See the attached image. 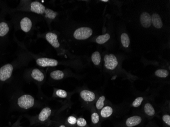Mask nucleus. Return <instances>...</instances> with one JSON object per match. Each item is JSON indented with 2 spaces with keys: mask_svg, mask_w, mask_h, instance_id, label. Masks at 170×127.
<instances>
[{
  "mask_svg": "<svg viewBox=\"0 0 170 127\" xmlns=\"http://www.w3.org/2000/svg\"><path fill=\"white\" fill-rule=\"evenodd\" d=\"M36 63L39 66L43 67H55L58 64V62L57 60L46 58L38 59L36 60Z\"/></svg>",
  "mask_w": 170,
  "mask_h": 127,
  "instance_id": "nucleus-5",
  "label": "nucleus"
},
{
  "mask_svg": "<svg viewBox=\"0 0 170 127\" xmlns=\"http://www.w3.org/2000/svg\"><path fill=\"white\" fill-rule=\"evenodd\" d=\"M51 77L55 80H61L64 78V74L63 72L60 70L54 71L51 73Z\"/></svg>",
  "mask_w": 170,
  "mask_h": 127,
  "instance_id": "nucleus-17",
  "label": "nucleus"
},
{
  "mask_svg": "<svg viewBox=\"0 0 170 127\" xmlns=\"http://www.w3.org/2000/svg\"><path fill=\"white\" fill-rule=\"evenodd\" d=\"M77 125L78 127H88L86 120L83 117H79L77 120Z\"/></svg>",
  "mask_w": 170,
  "mask_h": 127,
  "instance_id": "nucleus-26",
  "label": "nucleus"
},
{
  "mask_svg": "<svg viewBox=\"0 0 170 127\" xmlns=\"http://www.w3.org/2000/svg\"><path fill=\"white\" fill-rule=\"evenodd\" d=\"M13 71V66L10 64L2 67L0 68V81H5L10 78Z\"/></svg>",
  "mask_w": 170,
  "mask_h": 127,
  "instance_id": "nucleus-4",
  "label": "nucleus"
},
{
  "mask_svg": "<svg viewBox=\"0 0 170 127\" xmlns=\"http://www.w3.org/2000/svg\"><path fill=\"white\" fill-rule=\"evenodd\" d=\"M143 100V98L142 97H139L135 99V100L133 102V103L132 104V105L134 107H138L142 104Z\"/></svg>",
  "mask_w": 170,
  "mask_h": 127,
  "instance_id": "nucleus-27",
  "label": "nucleus"
},
{
  "mask_svg": "<svg viewBox=\"0 0 170 127\" xmlns=\"http://www.w3.org/2000/svg\"><path fill=\"white\" fill-rule=\"evenodd\" d=\"M155 74L159 77L166 78L169 75V72L167 70L159 69L156 71Z\"/></svg>",
  "mask_w": 170,
  "mask_h": 127,
  "instance_id": "nucleus-24",
  "label": "nucleus"
},
{
  "mask_svg": "<svg viewBox=\"0 0 170 127\" xmlns=\"http://www.w3.org/2000/svg\"><path fill=\"white\" fill-rule=\"evenodd\" d=\"M80 96L85 101L88 102L93 101L95 100L96 98L95 94L93 92L88 90H83L81 91L80 93Z\"/></svg>",
  "mask_w": 170,
  "mask_h": 127,
  "instance_id": "nucleus-10",
  "label": "nucleus"
},
{
  "mask_svg": "<svg viewBox=\"0 0 170 127\" xmlns=\"http://www.w3.org/2000/svg\"><path fill=\"white\" fill-rule=\"evenodd\" d=\"M9 31L8 25L7 23L2 22L0 23V36L3 37L6 35Z\"/></svg>",
  "mask_w": 170,
  "mask_h": 127,
  "instance_id": "nucleus-18",
  "label": "nucleus"
},
{
  "mask_svg": "<svg viewBox=\"0 0 170 127\" xmlns=\"http://www.w3.org/2000/svg\"><path fill=\"white\" fill-rule=\"evenodd\" d=\"M105 100V97L104 96H102L100 97L98 100L97 101L96 103V107L98 110H101L104 107Z\"/></svg>",
  "mask_w": 170,
  "mask_h": 127,
  "instance_id": "nucleus-25",
  "label": "nucleus"
},
{
  "mask_svg": "<svg viewBox=\"0 0 170 127\" xmlns=\"http://www.w3.org/2000/svg\"><path fill=\"white\" fill-rule=\"evenodd\" d=\"M56 94L58 97L62 98H65L67 96V93L63 90H58L56 92Z\"/></svg>",
  "mask_w": 170,
  "mask_h": 127,
  "instance_id": "nucleus-29",
  "label": "nucleus"
},
{
  "mask_svg": "<svg viewBox=\"0 0 170 127\" xmlns=\"http://www.w3.org/2000/svg\"><path fill=\"white\" fill-rule=\"evenodd\" d=\"M142 121V117L140 116H134L128 118L125 124L127 127H133L140 124Z\"/></svg>",
  "mask_w": 170,
  "mask_h": 127,
  "instance_id": "nucleus-6",
  "label": "nucleus"
},
{
  "mask_svg": "<svg viewBox=\"0 0 170 127\" xmlns=\"http://www.w3.org/2000/svg\"><path fill=\"white\" fill-rule=\"evenodd\" d=\"M144 112L147 115L150 116H154L155 113L154 109L150 103H146V104L145 105Z\"/></svg>",
  "mask_w": 170,
  "mask_h": 127,
  "instance_id": "nucleus-16",
  "label": "nucleus"
},
{
  "mask_svg": "<svg viewBox=\"0 0 170 127\" xmlns=\"http://www.w3.org/2000/svg\"><path fill=\"white\" fill-rule=\"evenodd\" d=\"M46 38L48 42L50 43L55 48H58L60 46L58 36L56 34H54L53 33H48L46 35Z\"/></svg>",
  "mask_w": 170,
  "mask_h": 127,
  "instance_id": "nucleus-8",
  "label": "nucleus"
},
{
  "mask_svg": "<svg viewBox=\"0 0 170 127\" xmlns=\"http://www.w3.org/2000/svg\"><path fill=\"white\" fill-rule=\"evenodd\" d=\"M140 21L141 24L144 28H149L151 24V16L148 13L145 12L142 13L141 15Z\"/></svg>",
  "mask_w": 170,
  "mask_h": 127,
  "instance_id": "nucleus-7",
  "label": "nucleus"
},
{
  "mask_svg": "<svg viewBox=\"0 0 170 127\" xmlns=\"http://www.w3.org/2000/svg\"><path fill=\"white\" fill-rule=\"evenodd\" d=\"M110 39V34L107 33V34H105L104 35L98 36L96 38V41L98 44H102L107 42Z\"/></svg>",
  "mask_w": 170,
  "mask_h": 127,
  "instance_id": "nucleus-21",
  "label": "nucleus"
},
{
  "mask_svg": "<svg viewBox=\"0 0 170 127\" xmlns=\"http://www.w3.org/2000/svg\"><path fill=\"white\" fill-rule=\"evenodd\" d=\"M17 104L20 107L22 108H30L34 104V99L30 95H24L19 98L17 100Z\"/></svg>",
  "mask_w": 170,
  "mask_h": 127,
  "instance_id": "nucleus-2",
  "label": "nucleus"
},
{
  "mask_svg": "<svg viewBox=\"0 0 170 127\" xmlns=\"http://www.w3.org/2000/svg\"><path fill=\"white\" fill-rule=\"evenodd\" d=\"M102 2H109V0H102Z\"/></svg>",
  "mask_w": 170,
  "mask_h": 127,
  "instance_id": "nucleus-32",
  "label": "nucleus"
},
{
  "mask_svg": "<svg viewBox=\"0 0 170 127\" xmlns=\"http://www.w3.org/2000/svg\"><path fill=\"white\" fill-rule=\"evenodd\" d=\"M91 121L92 124L96 127H100L101 124H99L100 122V117L99 114L96 112H93L91 114Z\"/></svg>",
  "mask_w": 170,
  "mask_h": 127,
  "instance_id": "nucleus-19",
  "label": "nucleus"
},
{
  "mask_svg": "<svg viewBox=\"0 0 170 127\" xmlns=\"http://www.w3.org/2000/svg\"><path fill=\"white\" fill-rule=\"evenodd\" d=\"M46 9V7L38 2H33L31 4V10L37 14H43L45 12Z\"/></svg>",
  "mask_w": 170,
  "mask_h": 127,
  "instance_id": "nucleus-9",
  "label": "nucleus"
},
{
  "mask_svg": "<svg viewBox=\"0 0 170 127\" xmlns=\"http://www.w3.org/2000/svg\"><path fill=\"white\" fill-rule=\"evenodd\" d=\"M105 66L108 70H113L116 68L118 64V60L113 54L106 55L104 58Z\"/></svg>",
  "mask_w": 170,
  "mask_h": 127,
  "instance_id": "nucleus-3",
  "label": "nucleus"
},
{
  "mask_svg": "<svg viewBox=\"0 0 170 127\" xmlns=\"http://www.w3.org/2000/svg\"><path fill=\"white\" fill-rule=\"evenodd\" d=\"M152 23L153 24V25L156 28H162L163 24L162 21V19L160 18V16L157 13H154L151 16Z\"/></svg>",
  "mask_w": 170,
  "mask_h": 127,
  "instance_id": "nucleus-13",
  "label": "nucleus"
},
{
  "mask_svg": "<svg viewBox=\"0 0 170 127\" xmlns=\"http://www.w3.org/2000/svg\"><path fill=\"white\" fill-rule=\"evenodd\" d=\"M113 113V109L111 106H105L101 109V116L104 119L110 117Z\"/></svg>",
  "mask_w": 170,
  "mask_h": 127,
  "instance_id": "nucleus-14",
  "label": "nucleus"
},
{
  "mask_svg": "<svg viewBox=\"0 0 170 127\" xmlns=\"http://www.w3.org/2000/svg\"><path fill=\"white\" fill-rule=\"evenodd\" d=\"M163 120L164 124L168 127L170 126V116L169 114H165L163 116Z\"/></svg>",
  "mask_w": 170,
  "mask_h": 127,
  "instance_id": "nucleus-30",
  "label": "nucleus"
},
{
  "mask_svg": "<svg viewBox=\"0 0 170 127\" xmlns=\"http://www.w3.org/2000/svg\"><path fill=\"white\" fill-rule=\"evenodd\" d=\"M44 13L46 14V17L48 18V19H51V20H54L55 19L58 14V13L56 12H55L50 9L47 8L46 9Z\"/></svg>",
  "mask_w": 170,
  "mask_h": 127,
  "instance_id": "nucleus-23",
  "label": "nucleus"
},
{
  "mask_svg": "<svg viewBox=\"0 0 170 127\" xmlns=\"http://www.w3.org/2000/svg\"><path fill=\"white\" fill-rule=\"evenodd\" d=\"M67 123L71 126H75L77 125V119L74 116H70L67 118Z\"/></svg>",
  "mask_w": 170,
  "mask_h": 127,
  "instance_id": "nucleus-28",
  "label": "nucleus"
},
{
  "mask_svg": "<svg viewBox=\"0 0 170 127\" xmlns=\"http://www.w3.org/2000/svg\"><path fill=\"white\" fill-rule=\"evenodd\" d=\"M32 24V21L28 17H24L20 21V27L21 30L27 33L30 31L31 29Z\"/></svg>",
  "mask_w": 170,
  "mask_h": 127,
  "instance_id": "nucleus-11",
  "label": "nucleus"
},
{
  "mask_svg": "<svg viewBox=\"0 0 170 127\" xmlns=\"http://www.w3.org/2000/svg\"><path fill=\"white\" fill-rule=\"evenodd\" d=\"M121 40L122 45L124 47H128L130 44V39L128 34L126 33H123L121 36Z\"/></svg>",
  "mask_w": 170,
  "mask_h": 127,
  "instance_id": "nucleus-22",
  "label": "nucleus"
},
{
  "mask_svg": "<svg viewBox=\"0 0 170 127\" xmlns=\"http://www.w3.org/2000/svg\"><path fill=\"white\" fill-rule=\"evenodd\" d=\"M93 31L88 27H82L75 30L74 36L76 39L85 40L89 38L92 35Z\"/></svg>",
  "mask_w": 170,
  "mask_h": 127,
  "instance_id": "nucleus-1",
  "label": "nucleus"
},
{
  "mask_svg": "<svg viewBox=\"0 0 170 127\" xmlns=\"http://www.w3.org/2000/svg\"><path fill=\"white\" fill-rule=\"evenodd\" d=\"M91 59L94 65H99L101 62V54L98 51H95L92 54Z\"/></svg>",
  "mask_w": 170,
  "mask_h": 127,
  "instance_id": "nucleus-20",
  "label": "nucleus"
},
{
  "mask_svg": "<svg viewBox=\"0 0 170 127\" xmlns=\"http://www.w3.org/2000/svg\"><path fill=\"white\" fill-rule=\"evenodd\" d=\"M51 113V110L49 107L43 109L40 112L38 116V120L41 122H44L50 117Z\"/></svg>",
  "mask_w": 170,
  "mask_h": 127,
  "instance_id": "nucleus-12",
  "label": "nucleus"
},
{
  "mask_svg": "<svg viewBox=\"0 0 170 127\" xmlns=\"http://www.w3.org/2000/svg\"><path fill=\"white\" fill-rule=\"evenodd\" d=\"M59 127H67L66 126H65V125H60Z\"/></svg>",
  "mask_w": 170,
  "mask_h": 127,
  "instance_id": "nucleus-31",
  "label": "nucleus"
},
{
  "mask_svg": "<svg viewBox=\"0 0 170 127\" xmlns=\"http://www.w3.org/2000/svg\"><path fill=\"white\" fill-rule=\"evenodd\" d=\"M31 76L33 79L39 82L42 81L44 78V74L38 69H35L32 71Z\"/></svg>",
  "mask_w": 170,
  "mask_h": 127,
  "instance_id": "nucleus-15",
  "label": "nucleus"
}]
</instances>
